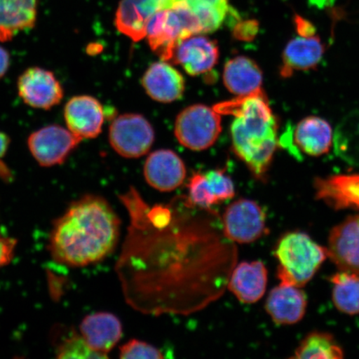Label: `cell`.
<instances>
[{
	"label": "cell",
	"mask_w": 359,
	"mask_h": 359,
	"mask_svg": "<svg viewBox=\"0 0 359 359\" xmlns=\"http://www.w3.org/2000/svg\"><path fill=\"white\" fill-rule=\"evenodd\" d=\"M129 217L115 271L130 307L190 316L221 299L238 262L222 215L187 196L151 205L136 188L119 196Z\"/></svg>",
	"instance_id": "6da1fadb"
},
{
	"label": "cell",
	"mask_w": 359,
	"mask_h": 359,
	"mask_svg": "<svg viewBox=\"0 0 359 359\" xmlns=\"http://www.w3.org/2000/svg\"><path fill=\"white\" fill-rule=\"evenodd\" d=\"M120 229L118 215L109 201L100 196H83L53 224L48 248L58 264L88 266L114 252Z\"/></svg>",
	"instance_id": "7a4b0ae2"
},
{
	"label": "cell",
	"mask_w": 359,
	"mask_h": 359,
	"mask_svg": "<svg viewBox=\"0 0 359 359\" xmlns=\"http://www.w3.org/2000/svg\"><path fill=\"white\" fill-rule=\"evenodd\" d=\"M219 114L231 115L233 148L259 181L266 179L279 146L278 123L262 90L213 107Z\"/></svg>",
	"instance_id": "3957f363"
},
{
	"label": "cell",
	"mask_w": 359,
	"mask_h": 359,
	"mask_svg": "<svg viewBox=\"0 0 359 359\" xmlns=\"http://www.w3.org/2000/svg\"><path fill=\"white\" fill-rule=\"evenodd\" d=\"M273 257L279 263L278 279L302 288L316 276L329 255L325 247L316 243L306 233L291 231L278 241Z\"/></svg>",
	"instance_id": "277c9868"
},
{
	"label": "cell",
	"mask_w": 359,
	"mask_h": 359,
	"mask_svg": "<svg viewBox=\"0 0 359 359\" xmlns=\"http://www.w3.org/2000/svg\"><path fill=\"white\" fill-rule=\"evenodd\" d=\"M201 34L198 21L187 8L185 0L172 8L155 13L147 25L150 46L161 60H172L179 43L191 36Z\"/></svg>",
	"instance_id": "5b68a950"
},
{
	"label": "cell",
	"mask_w": 359,
	"mask_h": 359,
	"mask_svg": "<svg viewBox=\"0 0 359 359\" xmlns=\"http://www.w3.org/2000/svg\"><path fill=\"white\" fill-rule=\"evenodd\" d=\"M222 129L221 114L214 107L196 104L187 107L178 115L175 135L182 146L202 151L217 142Z\"/></svg>",
	"instance_id": "8992f818"
},
{
	"label": "cell",
	"mask_w": 359,
	"mask_h": 359,
	"mask_svg": "<svg viewBox=\"0 0 359 359\" xmlns=\"http://www.w3.org/2000/svg\"><path fill=\"white\" fill-rule=\"evenodd\" d=\"M333 142L331 125L316 116H307L294 127L287 128L279 137V146L296 156L302 154L311 156L325 155L330 151Z\"/></svg>",
	"instance_id": "52a82bcc"
},
{
	"label": "cell",
	"mask_w": 359,
	"mask_h": 359,
	"mask_svg": "<svg viewBox=\"0 0 359 359\" xmlns=\"http://www.w3.org/2000/svg\"><path fill=\"white\" fill-rule=\"evenodd\" d=\"M224 235L238 244H249L266 234V215L257 201L241 198L222 215Z\"/></svg>",
	"instance_id": "ba28073f"
},
{
	"label": "cell",
	"mask_w": 359,
	"mask_h": 359,
	"mask_svg": "<svg viewBox=\"0 0 359 359\" xmlns=\"http://www.w3.org/2000/svg\"><path fill=\"white\" fill-rule=\"evenodd\" d=\"M109 141L119 155L128 158H137L151 149L154 142V131L142 116L123 114L111 123Z\"/></svg>",
	"instance_id": "9c48e42d"
},
{
	"label": "cell",
	"mask_w": 359,
	"mask_h": 359,
	"mask_svg": "<svg viewBox=\"0 0 359 359\" xmlns=\"http://www.w3.org/2000/svg\"><path fill=\"white\" fill-rule=\"evenodd\" d=\"M82 140L69 129L52 125L31 134L28 146L40 165L50 168L64 163Z\"/></svg>",
	"instance_id": "30bf717a"
},
{
	"label": "cell",
	"mask_w": 359,
	"mask_h": 359,
	"mask_svg": "<svg viewBox=\"0 0 359 359\" xmlns=\"http://www.w3.org/2000/svg\"><path fill=\"white\" fill-rule=\"evenodd\" d=\"M18 91L26 104L48 110L64 97V89L55 74L41 67H30L18 80Z\"/></svg>",
	"instance_id": "8fae6325"
},
{
	"label": "cell",
	"mask_w": 359,
	"mask_h": 359,
	"mask_svg": "<svg viewBox=\"0 0 359 359\" xmlns=\"http://www.w3.org/2000/svg\"><path fill=\"white\" fill-rule=\"evenodd\" d=\"M182 0H122L116 13L119 32L135 42L146 38L148 21L157 12L172 8Z\"/></svg>",
	"instance_id": "7c38bea8"
},
{
	"label": "cell",
	"mask_w": 359,
	"mask_h": 359,
	"mask_svg": "<svg viewBox=\"0 0 359 359\" xmlns=\"http://www.w3.org/2000/svg\"><path fill=\"white\" fill-rule=\"evenodd\" d=\"M327 255L341 271L359 275V214L337 224L327 242Z\"/></svg>",
	"instance_id": "4fadbf2b"
},
{
	"label": "cell",
	"mask_w": 359,
	"mask_h": 359,
	"mask_svg": "<svg viewBox=\"0 0 359 359\" xmlns=\"http://www.w3.org/2000/svg\"><path fill=\"white\" fill-rule=\"evenodd\" d=\"M187 170L181 157L170 150H158L147 157L144 177L148 185L161 192L177 190L185 182Z\"/></svg>",
	"instance_id": "5bb4252c"
},
{
	"label": "cell",
	"mask_w": 359,
	"mask_h": 359,
	"mask_svg": "<svg viewBox=\"0 0 359 359\" xmlns=\"http://www.w3.org/2000/svg\"><path fill=\"white\" fill-rule=\"evenodd\" d=\"M316 199L335 210H359V173L314 180Z\"/></svg>",
	"instance_id": "9a60e30c"
},
{
	"label": "cell",
	"mask_w": 359,
	"mask_h": 359,
	"mask_svg": "<svg viewBox=\"0 0 359 359\" xmlns=\"http://www.w3.org/2000/svg\"><path fill=\"white\" fill-rule=\"evenodd\" d=\"M67 129L80 138H94L102 132L104 111L101 103L91 96H76L65 109Z\"/></svg>",
	"instance_id": "2e32d148"
},
{
	"label": "cell",
	"mask_w": 359,
	"mask_h": 359,
	"mask_svg": "<svg viewBox=\"0 0 359 359\" xmlns=\"http://www.w3.org/2000/svg\"><path fill=\"white\" fill-rule=\"evenodd\" d=\"M307 305V296L302 288L280 282L269 292L266 311L276 324L291 325L302 320Z\"/></svg>",
	"instance_id": "e0dca14e"
},
{
	"label": "cell",
	"mask_w": 359,
	"mask_h": 359,
	"mask_svg": "<svg viewBox=\"0 0 359 359\" xmlns=\"http://www.w3.org/2000/svg\"><path fill=\"white\" fill-rule=\"evenodd\" d=\"M79 331L88 346L106 358L122 338L123 325L114 314L100 312L85 317Z\"/></svg>",
	"instance_id": "ac0fdd59"
},
{
	"label": "cell",
	"mask_w": 359,
	"mask_h": 359,
	"mask_svg": "<svg viewBox=\"0 0 359 359\" xmlns=\"http://www.w3.org/2000/svg\"><path fill=\"white\" fill-rule=\"evenodd\" d=\"M219 58L218 45L198 34L191 36L179 43L172 60L188 74L197 76L212 70Z\"/></svg>",
	"instance_id": "d6986e66"
},
{
	"label": "cell",
	"mask_w": 359,
	"mask_h": 359,
	"mask_svg": "<svg viewBox=\"0 0 359 359\" xmlns=\"http://www.w3.org/2000/svg\"><path fill=\"white\" fill-rule=\"evenodd\" d=\"M268 271L260 260L237 264L229 280L227 289L244 304L259 302L266 294Z\"/></svg>",
	"instance_id": "ffe728a7"
},
{
	"label": "cell",
	"mask_w": 359,
	"mask_h": 359,
	"mask_svg": "<svg viewBox=\"0 0 359 359\" xmlns=\"http://www.w3.org/2000/svg\"><path fill=\"white\" fill-rule=\"evenodd\" d=\"M142 83L148 95L161 102L176 101L185 91L183 76L165 61L151 65L143 76Z\"/></svg>",
	"instance_id": "44dd1931"
},
{
	"label": "cell",
	"mask_w": 359,
	"mask_h": 359,
	"mask_svg": "<svg viewBox=\"0 0 359 359\" xmlns=\"http://www.w3.org/2000/svg\"><path fill=\"white\" fill-rule=\"evenodd\" d=\"M325 52L320 37H298L287 43L282 55L280 74L290 78L294 72L313 69L318 66Z\"/></svg>",
	"instance_id": "7402d4cb"
},
{
	"label": "cell",
	"mask_w": 359,
	"mask_h": 359,
	"mask_svg": "<svg viewBox=\"0 0 359 359\" xmlns=\"http://www.w3.org/2000/svg\"><path fill=\"white\" fill-rule=\"evenodd\" d=\"M223 80L229 91L237 97L247 96L262 90L263 73L251 58L237 56L224 65Z\"/></svg>",
	"instance_id": "603a6c76"
},
{
	"label": "cell",
	"mask_w": 359,
	"mask_h": 359,
	"mask_svg": "<svg viewBox=\"0 0 359 359\" xmlns=\"http://www.w3.org/2000/svg\"><path fill=\"white\" fill-rule=\"evenodd\" d=\"M37 0H0V41H10L15 34L34 28Z\"/></svg>",
	"instance_id": "cb8c5ba5"
},
{
	"label": "cell",
	"mask_w": 359,
	"mask_h": 359,
	"mask_svg": "<svg viewBox=\"0 0 359 359\" xmlns=\"http://www.w3.org/2000/svg\"><path fill=\"white\" fill-rule=\"evenodd\" d=\"M334 151L348 163L359 165V110L341 121L334 136Z\"/></svg>",
	"instance_id": "d4e9b609"
},
{
	"label": "cell",
	"mask_w": 359,
	"mask_h": 359,
	"mask_svg": "<svg viewBox=\"0 0 359 359\" xmlns=\"http://www.w3.org/2000/svg\"><path fill=\"white\" fill-rule=\"evenodd\" d=\"M332 300L338 311L348 316L359 313V275L341 271L330 278Z\"/></svg>",
	"instance_id": "484cf974"
},
{
	"label": "cell",
	"mask_w": 359,
	"mask_h": 359,
	"mask_svg": "<svg viewBox=\"0 0 359 359\" xmlns=\"http://www.w3.org/2000/svg\"><path fill=\"white\" fill-rule=\"evenodd\" d=\"M292 358L341 359L344 358V350L333 334L327 332L314 331L300 342Z\"/></svg>",
	"instance_id": "4316f807"
},
{
	"label": "cell",
	"mask_w": 359,
	"mask_h": 359,
	"mask_svg": "<svg viewBox=\"0 0 359 359\" xmlns=\"http://www.w3.org/2000/svg\"><path fill=\"white\" fill-rule=\"evenodd\" d=\"M187 6L199 22L201 34L214 32L226 19L229 0H185Z\"/></svg>",
	"instance_id": "83f0119b"
},
{
	"label": "cell",
	"mask_w": 359,
	"mask_h": 359,
	"mask_svg": "<svg viewBox=\"0 0 359 359\" xmlns=\"http://www.w3.org/2000/svg\"><path fill=\"white\" fill-rule=\"evenodd\" d=\"M56 353L58 358H105L88 346L78 332L69 330L57 336Z\"/></svg>",
	"instance_id": "f1b7e54d"
},
{
	"label": "cell",
	"mask_w": 359,
	"mask_h": 359,
	"mask_svg": "<svg viewBox=\"0 0 359 359\" xmlns=\"http://www.w3.org/2000/svg\"><path fill=\"white\" fill-rule=\"evenodd\" d=\"M188 198L200 208L210 209L217 205V200L210 191L204 173L196 172L192 175L187 185Z\"/></svg>",
	"instance_id": "f546056e"
},
{
	"label": "cell",
	"mask_w": 359,
	"mask_h": 359,
	"mask_svg": "<svg viewBox=\"0 0 359 359\" xmlns=\"http://www.w3.org/2000/svg\"><path fill=\"white\" fill-rule=\"evenodd\" d=\"M210 192L217 203L234 198L236 189L234 182L222 170H212L204 173Z\"/></svg>",
	"instance_id": "4dcf8cb0"
},
{
	"label": "cell",
	"mask_w": 359,
	"mask_h": 359,
	"mask_svg": "<svg viewBox=\"0 0 359 359\" xmlns=\"http://www.w3.org/2000/svg\"><path fill=\"white\" fill-rule=\"evenodd\" d=\"M119 357L125 359H161L163 352L154 345L137 339H131L120 348Z\"/></svg>",
	"instance_id": "1f68e13d"
},
{
	"label": "cell",
	"mask_w": 359,
	"mask_h": 359,
	"mask_svg": "<svg viewBox=\"0 0 359 359\" xmlns=\"http://www.w3.org/2000/svg\"><path fill=\"white\" fill-rule=\"evenodd\" d=\"M259 29V24L257 20H240L233 28V35L241 41H252L257 35Z\"/></svg>",
	"instance_id": "d6a6232c"
},
{
	"label": "cell",
	"mask_w": 359,
	"mask_h": 359,
	"mask_svg": "<svg viewBox=\"0 0 359 359\" xmlns=\"http://www.w3.org/2000/svg\"><path fill=\"white\" fill-rule=\"evenodd\" d=\"M17 241L13 238L0 236V268L10 264L15 255Z\"/></svg>",
	"instance_id": "836d02e7"
},
{
	"label": "cell",
	"mask_w": 359,
	"mask_h": 359,
	"mask_svg": "<svg viewBox=\"0 0 359 359\" xmlns=\"http://www.w3.org/2000/svg\"><path fill=\"white\" fill-rule=\"evenodd\" d=\"M294 22L295 29L300 37L309 38L316 36V28L311 21L304 19V17L299 15H294Z\"/></svg>",
	"instance_id": "e575fe53"
},
{
	"label": "cell",
	"mask_w": 359,
	"mask_h": 359,
	"mask_svg": "<svg viewBox=\"0 0 359 359\" xmlns=\"http://www.w3.org/2000/svg\"><path fill=\"white\" fill-rule=\"evenodd\" d=\"M10 55L6 49L0 47V79H2L10 67Z\"/></svg>",
	"instance_id": "d590c367"
},
{
	"label": "cell",
	"mask_w": 359,
	"mask_h": 359,
	"mask_svg": "<svg viewBox=\"0 0 359 359\" xmlns=\"http://www.w3.org/2000/svg\"><path fill=\"white\" fill-rule=\"evenodd\" d=\"M11 139L7 136L6 134L0 133V159L6 154L8 146H10ZM0 161V168L4 165Z\"/></svg>",
	"instance_id": "8d00e7d4"
},
{
	"label": "cell",
	"mask_w": 359,
	"mask_h": 359,
	"mask_svg": "<svg viewBox=\"0 0 359 359\" xmlns=\"http://www.w3.org/2000/svg\"><path fill=\"white\" fill-rule=\"evenodd\" d=\"M313 6L318 8H324L331 6L334 2V0H309Z\"/></svg>",
	"instance_id": "74e56055"
}]
</instances>
